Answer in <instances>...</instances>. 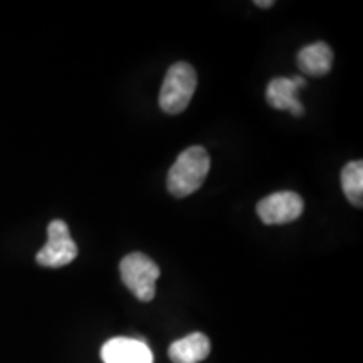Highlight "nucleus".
<instances>
[{
  "mask_svg": "<svg viewBox=\"0 0 363 363\" xmlns=\"http://www.w3.org/2000/svg\"><path fill=\"white\" fill-rule=\"evenodd\" d=\"M254 4H256V6L261 7V9H269V7L274 6V2H272V0H267V2H262V0H257V2H254Z\"/></svg>",
  "mask_w": 363,
  "mask_h": 363,
  "instance_id": "9b49d317",
  "label": "nucleus"
},
{
  "mask_svg": "<svg viewBox=\"0 0 363 363\" xmlns=\"http://www.w3.org/2000/svg\"><path fill=\"white\" fill-rule=\"evenodd\" d=\"M78 257V246L71 238L65 220H52L48 225V242L35 256L39 266L62 267Z\"/></svg>",
  "mask_w": 363,
  "mask_h": 363,
  "instance_id": "20e7f679",
  "label": "nucleus"
},
{
  "mask_svg": "<svg viewBox=\"0 0 363 363\" xmlns=\"http://www.w3.org/2000/svg\"><path fill=\"white\" fill-rule=\"evenodd\" d=\"M211 170V157L203 147H190L182 152L167 177V189L174 197H187L197 192Z\"/></svg>",
  "mask_w": 363,
  "mask_h": 363,
  "instance_id": "f257e3e1",
  "label": "nucleus"
},
{
  "mask_svg": "<svg viewBox=\"0 0 363 363\" xmlns=\"http://www.w3.org/2000/svg\"><path fill=\"white\" fill-rule=\"evenodd\" d=\"M257 216L266 225H281L296 220L305 211V202L296 192H276L257 202Z\"/></svg>",
  "mask_w": 363,
  "mask_h": 363,
  "instance_id": "39448f33",
  "label": "nucleus"
},
{
  "mask_svg": "<svg viewBox=\"0 0 363 363\" xmlns=\"http://www.w3.org/2000/svg\"><path fill=\"white\" fill-rule=\"evenodd\" d=\"M306 86V79L303 76L294 78H274L267 84L266 99L276 110H286L294 116H301L305 108L299 103L298 91Z\"/></svg>",
  "mask_w": 363,
  "mask_h": 363,
  "instance_id": "0eeeda50",
  "label": "nucleus"
},
{
  "mask_svg": "<svg viewBox=\"0 0 363 363\" xmlns=\"http://www.w3.org/2000/svg\"><path fill=\"white\" fill-rule=\"evenodd\" d=\"M104 363H153V353L142 340L118 337L101 347Z\"/></svg>",
  "mask_w": 363,
  "mask_h": 363,
  "instance_id": "423d86ee",
  "label": "nucleus"
},
{
  "mask_svg": "<svg viewBox=\"0 0 363 363\" xmlns=\"http://www.w3.org/2000/svg\"><path fill=\"white\" fill-rule=\"evenodd\" d=\"M120 274L126 288L140 301L148 303L157 294V279L160 276V267L142 252H131L120 262Z\"/></svg>",
  "mask_w": 363,
  "mask_h": 363,
  "instance_id": "7ed1b4c3",
  "label": "nucleus"
},
{
  "mask_svg": "<svg viewBox=\"0 0 363 363\" xmlns=\"http://www.w3.org/2000/svg\"><path fill=\"white\" fill-rule=\"evenodd\" d=\"M342 189L352 206H363V162H350L342 169Z\"/></svg>",
  "mask_w": 363,
  "mask_h": 363,
  "instance_id": "9d476101",
  "label": "nucleus"
},
{
  "mask_svg": "<svg viewBox=\"0 0 363 363\" xmlns=\"http://www.w3.org/2000/svg\"><path fill=\"white\" fill-rule=\"evenodd\" d=\"M211 353V340L201 331L177 340L170 345L169 357L174 363H201Z\"/></svg>",
  "mask_w": 363,
  "mask_h": 363,
  "instance_id": "6e6552de",
  "label": "nucleus"
},
{
  "mask_svg": "<svg viewBox=\"0 0 363 363\" xmlns=\"http://www.w3.org/2000/svg\"><path fill=\"white\" fill-rule=\"evenodd\" d=\"M333 66V51L328 44L315 43L305 45L298 52V67L303 74L308 76H325Z\"/></svg>",
  "mask_w": 363,
  "mask_h": 363,
  "instance_id": "1a4fd4ad",
  "label": "nucleus"
},
{
  "mask_svg": "<svg viewBox=\"0 0 363 363\" xmlns=\"http://www.w3.org/2000/svg\"><path fill=\"white\" fill-rule=\"evenodd\" d=\"M197 88V72L189 62L180 61L167 71L160 89V108L167 115H180L187 110Z\"/></svg>",
  "mask_w": 363,
  "mask_h": 363,
  "instance_id": "f03ea898",
  "label": "nucleus"
}]
</instances>
